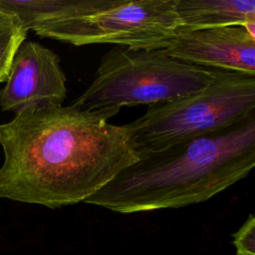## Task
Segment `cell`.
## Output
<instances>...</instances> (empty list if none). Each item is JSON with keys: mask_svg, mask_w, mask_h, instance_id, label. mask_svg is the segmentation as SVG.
I'll list each match as a JSON object with an SVG mask.
<instances>
[{"mask_svg": "<svg viewBox=\"0 0 255 255\" xmlns=\"http://www.w3.org/2000/svg\"><path fill=\"white\" fill-rule=\"evenodd\" d=\"M177 0H109L94 13L48 22L40 37L76 46L116 44L131 49H163L180 28Z\"/></svg>", "mask_w": 255, "mask_h": 255, "instance_id": "obj_5", "label": "cell"}, {"mask_svg": "<svg viewBox=\"0 0 255 255\" xmlns=\"http://www.w3.org/2000/svg\"><path fill=\"white\" fill-rule=\"evenodd\" d=\"M212 74V68L182 62L163 49L117 46L102 57L92 83L70 106L116 116L123 107H149L200 91Z\"/></svg>", "mask_w": 255, "mask_h": 255, "instance_id": "obj_3", "label": "cell"}, {"mask_svg": "<svg viewBox=\"0 0 255 255\" xmlns=\"http://www.w3.org/2000/svg\"><path fill=\"white\" fill-rule=\"evenodd\" d=\"M254 109V75L213 69L202 90L149 106L124 128L141 155L231 127Z\"/></svg>", "mask_w": 255, "mask_h": 255, "instance_id": "obj_4", "label": "cell"}, {"mask_svg": "<svg viewBox=\"0 0 255 255\" xmlns=\"http://www.w3.org/2000/svg\"><path fill=\"white\" fill-rule=\"evenodd\" d=\"M27 33L13 15L0 10V83L6 82L13 58Z\"/></svg>", "mask_w": 255, "mask_h": 255, "instance_id": "obj_10", "label": "cell"}, {"mask_svg": "<svg viewBox=\"0 0 255 255\" xmlns=\"http://www.w3.org/2000/svg\"><path fill=\"white\" fill-rule=\"evenodd\" d=\"M66 81L56 53L37 42L24 41L13 58L6 84L0 89V108L17 114L27 108L60 107L67 96Z\"/></svg>", "mask_w": 255, "mask_h": 255, "instance_id": "obj_6", "label": "cell"}, {"mask_svg": "<svg viewBox=\"0 0 255 255\" xmlns=\"http://www.w3.org/2000/svg\"><path fill=\"white\" fill-rule=\"evenodd\" d=\"M109 0H0V10L13 15L28 32L55 20L96 12Z\"/></svg>", "mask_w": 255, "mask_h": 255, "instance_id": "obj_9", "label": "cell"}, {"mask_svg": "<svg viewBox=\"0 0 255 255\" xmlns=\"http://www.w3.org/2000/svg\"><path fill=\"white\" fill-rule=\"evenodd\" d=\"M236 255H255V217L249 214L247 220L233 234Z\"/></svg>", "mask_w": 255, "mask_h": 255, "instance_id": "obj_11", "label": "cell"}, {"mask_svg": "<svg viewBox=\"0 0 255 255\" xmlns=\"http://www.w3.org/2000/svg\"><path fill=\"white\" fill-rule=\"evenodd\" d=\"M108 111L24 109L0 124V197L58 208L84 202L139 158Z\"/></svg>", "mask_w": 255, "mask_h": 255, "instance_id": "obj_1", "label": "cell"}, {"mask_svg": "<svg viewBox=\"0 0 255 255\" xmlns=\"http://www.w3.org/2000/svg\"><path fill=\"white\" fill-rule=\"evenodd\" d=\"M163 50L191 65L255 76V37L240 26L178 29Z\"/></svg>", "mask_w": 255, "mask_h": 255, "instance_id": "obj_7", "label": "cell"}, {"mask_svg": "<svg viewBox=\"0 0 255 255\" xmlns=\"http://www.w3.org/2000/svg\"><path fill=\"white\" fill-rule=\"evenodd\" d=\"M176 13L179 29L240 26L255 37L254 0H177Z\"/></svg>", "mask_w": 255, "mask_h": 255, "instance_id": "obj_8", "label": "cell"}, {"mask_svg": "<svg viewBox=\"0 0 255 255\" xmlns=\"http://www.w3.org/2000/svg\"><path fill=\"white\" fill-rule=\"evenodd\" d=\"M255 165V114L218 131L139 155L84 202L133 213L204 202Z\"/></svg>", "mask_w": 255, "mask_h": 255, "instance_id": "obj_2", "label": "cell"}]
</instances>
